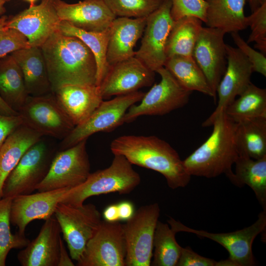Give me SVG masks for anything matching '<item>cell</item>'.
<instances>
[{"label": "cell", "instance_id": "cell-7", "mask_svg": "<svg viewBox=\"0 0 266 266\" xmlns=\"http://www.w3.org/2000/svg\"><path fill=\"white\" fill-rule=\"evenodd\" d=\"M160 212L157 203L143 205L123 224L127 249L125 266L151 265Z\"/></svg>", "mask_w": 266, "mask_h": 266}, {"label": "cell", "instance_id": "cell-12", "mask_svg": "<svg viewBox=\"0 0 266 266\" xmlns=\"http://www.w3.org/2000/svg\"><path fill=\"white\" fill-rule=\"evenodd\" d=\"M87 140L54 155L46 176L35 190L45 192L72 188L83 183L90 174Z\"/></svg>", "mask_w": 266, "mask_h": 266}, {"label": "cell", "instance_id": "cell-47", "mask_svg": "<svg viewBox=\"0 0 266 266\" xmlns=\"http://www.w3.org/2000/svg\"><path fill=\"white\" fill-rule=\"evenodd\" d=\"M252 12L258 8L264 0H248Z\"/></svg>", "mask_w": 266, "mask_h": 266}, {"label": "cell", "instance_id": "cell-10", "mask_svg": "<svg viewBox=\"0 0 266 266\" xmlns=\"http://www.w3.org/2000/svg\"><path fill=\"white\" fill-rule=\"evenodd\" d=\"M167 222L176 233L186 232L211 239L224 247L229 254V259L236 266L256 265L252 252V245L255 238L264 232L266 228V210L259 213L258 219L249 227L235 232L227 233H212L198 230L184 225L170 217Z\"/></svg>", "mask_w": 266, "mask_h": 266}, {"label": "cell", "instance_id": "cell-13", "mask_svg": "<svg viewBox=\"0 0 266 266\" xmlns=\"http://www.w3.org/2000/svg\"><path fill=\"white\" fill-rule=\"evenodd\" d=\"M126 244L123 224L102 221L77 262L78 266H125Z\"/></svg>", "mask_w": 266, "mask_h": 266}, {"label": "cell", "instance_id": "cell-14", "mask_svg": "<svg viewBox=\"0 0 266 266\" xmlns=\"http://www.w3.org/2000/svg\"><path fill=\"white\" fill-rule=\"evenodd\" d=\"M171 7V0H164L147 17L141 45L135 51V57L154 72L164 66L166 60L165 47L174 22Z\"/></svg>", "mask_w": 266, "mask_h": 266}, {"label": "cell", "instance_id": "cell-30", "mask_svg": "<svg viewBox=\"0 0 266 266\" xmlns=\"http://www.w3.org/2000/svg\"><path fill=\"white\" fill-rule=\"evenodd\" d=\"M202 23L194 16L174 21L165 47L166 59L174 56H192Z\"/></svg>", "mask_w": 266, "mask_h": 266}, {"label": "cell", "instance_id": "cell-27", "mask_svg": "<svg viewBox=\"0 0 266 266\" xmlns=\"http://www.w3.org/2000/svg\"><path fill=\"white\" fill-rule=\"evenodd\" d=\"M234 141L238 156L260 159L266 156V118L235 122Z\"/></svg>", "mask_w": 266, "mask_h": 266}, {"label": "cell", "instance_id": "cell-22", "mask_svg": "<svg viewBox=\"0 0 266 266\" xmlns=\"http://www.w3.org/2000/svg\"><path fill=\"white\" fill-rule=\"evenodd\" d=\"M147 17H117L109 27L106 61L109 66L135 56L134 47L143 34Z\"/></svg>", "mask_w": 266, "mask_h": 266}, {"label": "cell", "instance_id": "cell-39", "mask_svg": "<svg viewBox=\"0 0 266 266\" xmlns=\"http://www.w3.org/2000/svg\"><path fill=\"white\" fill-rule=\"evenodd\" d=\"M28 39L15 29H0V60L16 51L31 47Z\"/></svg>", "mask_w": 266, "mask_h": 266}, {"label": "cell", "instance_id": "cell-21", "mask_svg": "<svg viewBox=\"0 0 266 266\" xmlns=\"http://www.w3.org/2000/svg\"><path fill=\"white\" fill-rule=\"evenodd\" d=\"M61 230L56 218L45 220L37 236L17 254L22 266H58Z\"/></svg>", "mask_w": 266, "mask_h": 266}, {"label": "cell", "instance_id": "cell-40", "mask_svg": "<svg viewBox=\"0 0 266 266\" xmlns=\"http://www.w3.org/2000/svg\"><path fill=\"white\" fill-rule=\"evenodd\" d=\"M233 40L238 48L251 63L253 71L266 76V55L250 47L239 34L238 32L231 33Z\"/></svg>", "mask_w": 266, "mask_h": 266}, {"label": "cell", "instance_id": "cell-16", "mask_svg": "<svg viewBox=\"0 0 266 266\" xmlns=\"http://www.w3.org/2000/svg\"><path fill=\"white\" fill-rule=\"evenodd\" d=\"M61 21L54 6V0H41L10 18L4 27L15 29L25 36L31 47H40L59 30Z\"/></svg>", "mask_w": 266, "mask_h": 266}, {"label": "cell", "instance_id": "cell-11", "mask_svg": "<svg viewBox=\"0 0 266 266\" xmlns=\"http://www.w3.org/2000/svg\"><path fill=\"white\" fill-rule=\"evenodd\" d=\"M23 124L45 135L63 139L74 128L53 93L29 96L18 112Z\"/></svg>", "mask_w": 266, "mask_h": 266}, {"label": "cell", "instance_id": "cell-41", "mask_svg": "<svg viewBox=\"0 0 266 266\" xmlns=\"http://www.w3.org/2000/svg\"><path fill=\"white\" fill-rule=\"evenodd\" d=\"M217 261L200 255L190 247H182L176 266H217Z\"/></svg>", "mask_w": 266, "mask_h": 266}, {"label": "cell", "instance_id": "cell-2", "mask_svg": "<svg viewBox=\"0 0 266 266\" xmlns=\"http://www.w3.org/2000/svg\"><path fill=\"white\" fill-rule=\"evenodd\" d=\"M114 155H122L132 164L162 174L172 189L186 187L191 176L177 151L166 141L154 135H125L110 145Z\"/></svg>", "mask_w": 266, "mask_h": 266}, {"label": "cell", "instance_id": "cell-24", "mask_svg": "<svg viewBox=\"0 0 266 266\" xmlns=\"http://www.w3.org/2000/svg\"><path fill=\"white\" fill-rule=\"evenodd\" d=\"M10 55L21 69L29 96H39L52 93L46 64L40 47L24 48Z\"/></svg>", "mask_w": 266, "mask_h": 266}, {"label": "cell", "instance_id": "cell-19", "mask_svg": "<svg viewBox=\"0 0 266 266\" xmlns=\"http://www.w3.org/2000/svg\"><path fill=\"white\" fill-rule=\"evenodd\" d=\"M69 189L38 192L14 197L10 208L11 224L18 228L19 233L25 235L26 228L30 222L36 219L46 220L52 217L57 204Z\"/></svg>", "mask_w": 266, "mask_h": 266}, {"label": "cell", "instance_id": "cell-37", "mask_svg": "<svg viewBox=\"0 0 266 266\" xmlns=\"http://www.w3.org/2000/svg\"><path fill=\"white\" fill-rule=\"evenodd\" d=\"M247 26L251 33L246 42H255V48L266 54V0L248 16H246Z\"/></svg>", "mask_w": 266, "mask_h": 266}, {"label": "cell", "instance_id": "cell-28", "mask_svg": "<svg viewBox=\"0 0 266 266\" xmlns=\"http://www.w3.org/2000/svg\"><path fill=\"white\" fill-rule=\"evenodd\" d=\"M29 95L20 67L8 55L0 60V96L18 113L26 102Z\"/></svg>", "mask_w": 266, "mask_h": 266}, {"label": "cell", "instance_id": "cell-33", "mask_svg": "<svg viewBox=\"0 0 266 266\" xmlns=\"http://www.w3.org/2000/svg\"><path fill=\"white\" fill-rule=\"evenodd\" d=\"M226 114L234 122L259 117L266 118V90L251 83L246 90L229 104Z\"/></svg>", "mask_w": 266, "mask_h": 266}, {"label": "cell", "instance_id": "cell-9", "mask_svg": "<svg viewBox=\"0 0 266 266\" xmlns=\"http://www.w3.org/2000/svg\"><path fill=\"white\" fill-rule=\"evenodd\" d=\"M42 138L26 151L7 176L2 198L31 194L46 176L54 155Z\"/></svg>", "mask_w": 266, "mask_h": 266}, {"label": "cell", "instance_id": "cell-32", "mask_svg": "<svg viewBox=\"0 0 266 266\" xmlns=\"http://www.w3.org/2000/svg\"><path fill=\"white\" fill-rule=\"evenodd\" d=\"M59 30L66 35L78 37L91 50L97 64L96 85L99 86L110 67L106 61L109 28L102 32H88L74 27L66 22L61 21Z\"/></svg>", "mask_w": 266, "mask_h": 266}, {"label": "cell", "instance_id": "cell-15", "mask_svg": "<svg viewBox=\"0 0 266 266\" xmlns=\"http://www.w3.org/2000/svg\"><path fill=\"white\" fill-rule=\"evenodd\" d=\"M227 64L225 71L216 90L217 106L212 114L202 123V126H212L217 117L241 95L251 83L254 72L247 57L238 48L226 44Z\"/></svg>", "mask_w": 266, "mask_h": 266}, {"label": "cell", "instance_id": "cell-46", "mask_svg": "<svg viewBox=\"0 0 266 266\" xmlns=\"http://www.w3.org/2000/svg\"><path fill=\"white\" fill-rule=\"evenodd\" d=\"M0 113L6 116H14L19 115V113L12 109L3 100L0 96Z\"/></svg>", "mask_w": 266, "mask_h": 266}, {"label": "cell", "instance_id": "cell-45", "mask_svg": "<svg viewBox=\"0 0 266 266\" xmlns=\"http://www.w3.org/2000/svg\"><path fill=\"white\" fill-rule=\"evenodd\" d=\"M66 251L63 240L61 242L60 259L58 266H73V262Z\"/></svg>", "mask_w": 266, "mask_h": 266}, {"label": "cell", "instance_id": "cell-17", "mask_svg": "<svg viewBox=\"0 0 266 266\" xmlns=\"http://www.w3.org/2000/svg\"><path fill=\"white\" fill-rule=\"evenodd\" d=\"M225 34L217 29L202 27L192 53L193 58L216 96L217 88L227 64Z\"/></svg>", "mask_w": 266, "mask_h": 266}, {"label": "cell", "instance_id": "cell-6", "mask_svg": "<svg viewBox=\"0 0 266 266\" xmlns=\"http://www.w3.org/2000/svg\"><path fill=\"white\" fill-rule=\"evenodd\" d=\"M145 93L136 91L116 96L102 101L90 117L83 123L76 126L61 143V150L68 148L81 141L88 139L98 132H110L124 123L128 109L140 101Z\"/></svg>", "mask_w": 266, "mask_h": 266}, {"label": "cell", "instance_id": "cell-31", "mask_svg": "<svg viewBox=\"0 0 266 266\" xmlns=\"http://www.w3.org/2000/svg\"><path fill=\"white\" fill-rule=\"evenodd\" d=\"M164 67L185 89L198 91L216 101L217 96L192 56H174L166 59Z\"/></svg>", "mask_w": 266, "mask_h": 266}, {"label": "cell", "instance_id": "cell-18", "mask_svg": "<svg viewBox=\"0 0 266 266\" xmlns=\"http://www.w3.org/2000/svg\"><path fill=\"white\" fill-rule=\"evenodd\" d=\"M155 72L135 56L110 66L100 85L103 99L122 96L148 87L155 80Z\"/></svg>", "mask_w": 266, "mask_h": 266}, {"label": "cell", "instance_id": "cell-44", "mask_svg": "<svg viewBox=\"0 0 266 266\" xmlns=\"http://www.w3.org/2000/svg\"><path fill=\"white\" fill-rule=\"evenodd\" d=\"M102 216L104 220L114 222L120 220L117 204H112L107 206L103 210Z\"/></svg>", "mask_w": 266, "mask_h": 266}, {"label": "cell", "instance_id": "cell-38", "mask_svg": "<svg viewBox=\"0 0 266 266\" xmlns=\"http://www.w3.org/2000/svg\"><path fill=\"white\" fill-rule=\"evenodd\" d=\"M171 15L176 21L185 16H194L205 21L207 3L205 0H171Z\"/></svg>", "mask_w": 266, "mask_h": 266}, {"label": "cell", "instance_id": "cell-4", "mask_svg": "<svg viewBox=\"0 0 266 266\" xmlns=\"http://www.w3.org/2000/svg\"><path fill=\"white\" fill-rule=\"evenodd\" d=\"M114 156L109 166L90 173L83 183L70 188L61 202L80 206L92 196L111 193L128 194L132 192L140 184V176L125 157Z\"/></svg>", "mask_w": 266, "mask_h": 266}, {"label": "cell", "instance_id": "cell-50", "mask_svg": "<svg viewBox=\"0 0 266 266\" xmlns=\"http://www.w3.org/2000/svg\"><path fill=\"white\" fill-rule=\"evenodd\" d=\"M30 3V7L35 5V2L36 0H25Z\"/></svg>", "mask_w": 266, "mask_h": 266}, {"label": "cell", "instance_id": "cell-42", "mask_svg": "<svg viewBox=\"0 0 266 266\" xmlns=\"http://www.w3.org/2000/svg\"><path fill=\"white\" fill-rule=\"evenodd\" d=\"M22 124L19 115L6 116L0 113V150L7 137Z\"/></svg>", "mask_w": 266, "mask_h": 266}, {"label": "cell", "instance_id": "cell-48", "mask_svg": "<svg viewBox=\"0 0 266 266\" xmlns=\"http://www.w3.org/2000/svg\"><path fill=\"white\" fill-rule=\"evenodd\" d=\"M10 0H0V17L3 16L2 15L6 11L4 5Z\"/></svg>", "mask_w": 266, "mask_h": 266}, {"label": "cell", "instance_id": "cell-26", "mask_svg": "<svg viewBox=\"0 0 266 266\" xmlns=\"http://www.w3.org/2000/svg\"><path fill=\"white\" fill-rule=\"evenodd\" d=\"M207 27L227 33L238 32L248 26L244 14L246 0H205Z\"/></svg>", "mask_w": 266, "mask_h": 266}, {"label": "cell", "instance_id": "cell-20", "mask_svg": "<svg viewBox=\"0 0 266 266\" xmlns=\"http://www.w3.org/2000/svg\"><path fill=\"white\" fill-rule=\"evenodd\" d=\"M54 6L61 21L88 32L104 31L116 17L103 0H84L75 3L54 0Z\"/></svg>", "mask_w": 266, "mask_h": 266}, {"label": "cell", "instance_id": "cell-1", "mask_svg": "<svg viewBox=\"0 0 266 266\" xmlns=\"http://www.w3.org/2000/svg\"><path fill=\"white\" fill-rule=\"evenodd\" d=\"M52 93L65 84L96 85L97 64L89 48L79 38L60 30L40 47Z\"/></svg>", "mask_w": 266, "mask_h": 266}, {"label": "cell", "instance_id": "cell-29", "mask_svg": "<svg viewBox=\"0 0 266 266\" xmlns=\"http://www.w3.org/2000/svg\"><path fill=\"white\" fill-rule=\"evenodd\" d=\"M234 165L232 183L239 187L249 186L263 210H266V156L258 160L238 156Z\"/></svg>", "mask_w": 266, "mask_h": 266}, {"label": "cell", "instance_id": "cell-49", "mask_svg": "<svg viewBox=\"0 0 266 266\" xmlns=\"http://www.w3.org/2000/svg\"><path fill=\"white\" fill-rule=\"evenodd\" d=\"M7 19V17L5 15L0 17V29L5 26Z\"/></svg>", "mask_w": 266, "mask_h": 266}, {"label": "cell", "instance_id": "cell-5", "mask_svg": "<svg viewBox=\"0 0 266 266\" xmlns=\"http://www.w3.org/2000/svg\"><path fill=\"white\" fill-rule=\"evenodd\" d=\"M54 215L67 243L72 260L78 261L102 221L101 215L92 203L74 206L59 202Z\"/></svg>", "mask_w": 266, "mask_h": 266}, {"label": "cell", "instance_id": "cell-43", "mask_svg": "<svg viewBox=\"0 0 266 266\" xmlns=\"http://www.w3.org/2000/svg\"><path fill=\"white\" fill-rule=\"evenodd\" d=\"M117 205L120 220L127 221L134 214V205L131 201L124 200Z\"/></svg>", "mask_w": 266, "mask_h": 266}, {"label": "cell", "instance_id": "cell-35", "mask_svg": "<svg viewBox=\"0 0 266 266\" xmlns=\"http://www.w3.org/2000/svg\"><path fill=\"white\" fill-rule=\"evenodd\" d=\"M12 199H0V266L6 265L11 250L24 248L30 241L25 235L18 232L13 234L11 231L10 212Z\"/></svg>", "mask_w": 266, "mask_h": 266}, {"label": "cell", "instance_id": "cell-23", "mask_svg": "<svg viewBox=\"0 0 266 266\" xmlns=\"http://www.w3.org/2000/svg\"><path fill=\"white\" fill-rule=\"evenodd\" d=\"M53 93L75 126L85 121L103 100L95 85L65 84Z\"/></svg>", "mask_w": 266, "mask_h": 266}, {"label": "cell", "instance_id": "cell-34", "mask_svg": "<svg viewBox=\"0 0 266 266\" xmlns=\"http://www.w3.org/2000/svg\"><path fill=\"white\" fill-rule=\"evenodd\" d=\"M175 234L168 224L158 221L154 236L152 266H176L182 247L176 240Z\"/></svg>", "mask_w": 266, "mask_h": 266}, {"label": "cell", "instance_id": "cell-8", "mask_svg": "<svg viewBox=\"0 0 266 266\" xmlns=\"http://www.w3.org/2000/svg\"><path fill=\"white\" fill-rule=\"evenodd\" d=\"M160 82L145 93L138 104L132 105L124 117L131 123L143 115H163L186 105L192 92L184 88L164 66L157 70Z\"/></svg>", "mask_w": 266, "mask_h": 266}, {"label": "cell", "instance_id": "cell-36", "mask_svg": "<svg viewBox=\"0 0 266 266\" xmlns=\"http://www.w3.org/2000/svg\"><path fill=\"white\" fill-rule=\"evenodd\" d=\"M164 0H103L117 17H147L156 10Z\"/></svg>", "mask_w": 266, "mask_h": 266}, {"label": "cell", "instance_id": "cell-25", "mask_svg": "<svg viewBox=\"0 0 266 266\" xmlns=\"http://www.w3.org/2000/svg\"><path fill=\"white\" fill-rule=\"evenodd\" d=\"M42 137L23 124L7 137L0 150V199L2 198V188L8 175L26 151Z\"/></svg>", "mask_w": 266, "mask_h": 266}, {"label": "cell", "instance_id": "cell-3", "mask_svg": "<svg viewBox=\"0 0 266 266\" xmlns=\"http://www.w3.org/2000/svg\"><path fill=\"white\" fill-rule=\"evenodd\" d=\"M235 124L225 111L217 117L208 138L183 160L191 176L211 178L224 174L232 182V166L238 157L234 137Z\"/></svg>", "mask_w": 266, "mask_h": 266}]
</instances>
